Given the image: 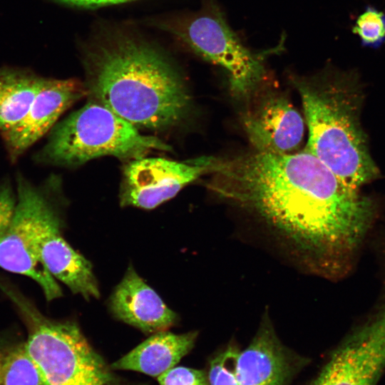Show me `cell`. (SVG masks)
<instances>
[{"label": "cell", "instance_id": "6da1fadb", "mask_svg": "<svg viewBox=\"0 0 385 385\" xmlns=\"http://www.w3.org/2000/svg\"><path fill=\"white\" fill-rule=\"evenodd\" d=\"M210 188L246 208L319 262H339L368 232L374 205L306 149L216 159Z\"/></svg>", "mask_w": 385, "mask_h": 385}, {"label": "cell", "instance_id": "7a4b0ae2", "mask_svg": "<svg viewBox=\"0 0 385 385\" xmlns=\"http://www.w3.org/2000/svg\"><path fill=\"white\" fill-rule=\"evenodd\" d=\"M88 94L136 128L165 130L188 118V89L153 46L129 37L98 46L86 58Z\"/></svg>", "mask_w": 385, "mask_h": 385}, {"label": "cell", "instance_id": "3957f363", "mask_svg": "<svg viewBox=\"0 0 385 385\" xmlns=\"http://www.w3.org/2000/svg\"><path fill=\"white\" fill-rule=\"evenodd\" d=\"M289 79L303 106L309 139L305 149L344 183L359 190L378 175L361 128L353 73L328 66Z\"/></svg>", "mask_w": 385, "mask_h": 385}, {"label": "cell", "instance_id": "277c9868", "mask_svg": "<svg viewBox=\"0 0 385 385\" xmlns=\"http://www.w3.org/2000/svg\"><path fill=\"white\" fill-rule=\"evenodd\" d=\"M170 150L161 140L143 135L135 125L93 100L58 121L32 160L43 166L75 168L101 156L133 160L153 150Z\"/></svg>", "mask_w": 385, "mask_h": 385}, {"label": "cell", "instance_id": "5b68a950", "mask_svg": "<svg viewBox=\"0 0 385 385\" xmlns=\"http://www.w3.org/2000/svg\"><path fill=\"white\" fill-rule=\"evenodd\" d=\"M3 291L18 307L28 330L26 349L42 385H121L73 321L49 319L10 286Z\"/></svg>", "mask_w": 385, "mask_h": 385}, {"label": "cell", "instance_id": "8992f818", "mask_svg": "<svg viewBox=\"0 0 385 385\" xmlns=\"http://www.w3.org/2000/svg\"><path fill=\"white\" fill-rule=\"evenodd\" d=\"M16 203L12 220L0 235V267L25 275L41 288L48 302L62 296L61 289L41 262L38 242L48 224L58 214L62 182L50 174L34 184L23 173L16 174Z\"/></svg>", "mask_w": 385, "mask_h": 385}, {"label": "cell", "instance_id": "52a82bcc", "mask_svg": "<svg viewBox=\"0 0 385 385\" xmlns=\"http://www.w3.org/2000/svg\"><path fill=\"white\" fill-rule=\"evenodd\" d=\"M160 24L195 53L222 68L230 93L240 101L268 80L265 58L282 46L252 51L230 26L216 0H203L199 11Z\"/></svg>", "mask_w": 385, "mask_h": 385}, {"label": "cell", "instance_id": "ba28073f", "mask_svg": "<svg viewBox=\"0 0 385 385\" xmlns=\"http://www.w3.org/2000/svg\"><path fill=\"white\" fill-rule=\"evenodd\" d=\"M242 101L241 123L252 150L272 154L297 150L304 120L284 92L267 80Z\"/></svg>", "mask_w": 385, "mask_h": 385}, {"label": "cell", "instance_id": "9c48e42d", "mask_svg": "<svg viewBox=\"0 0 385 385\" xmlns=\"http://www.w3.org/2000/svg\"><path fill=\"white\" fill-rule=\"evenodd\" d=\"M215 160L212 157L185 162L145 157L131 160L123 172L120 205L155 208L200 176L212 173Z\"/></svg>", "mask_w": 385, "mask_h": 385}, {"label": "cell", "instance_id": "30bf717a", "mask_svg": "<svg viewBox=\"0 0 385 385\" xmlns=\"http://www.w3.org/2000/svg\"><path fill=\"white\" fill-rule=\"evenodd\" d=\"M385 369V309L330 355L309 385H376Z\"/></svg>", "mask_w": 385, "mask_h": 385}, {"label": "cell", "instance_id": "8fae6325", "mask_svg": "<svg viewBox=\"0 0 385 385\" xmlns=\"http://www.w3.org/2000/svg\"><path fill=\"white\" fill-rule=\"evenodd\" d=\"M86 95V86L77 79L46 78L24 117L1 135L9 161L15 163L48 133L68 108Z\"/></svg>", "mask_w": 385, "mask_h": 385}, {"label": "cell", "instance_id": "7c38bea8", "mask_svg": "<svg viewBox=\"0 0 385 385\" xmlns=\"http://www.w3.org/2000/svg\"><path fill=\"white\" fill-rule=\"evenodd\" d=\"M309 359L286 347L270 320L264 319L235 362L237 385H290Z\"/></svg>", "mask_w": 385, "mask_h": 385}, {"label": "cell", "instance_id": "4fadbf2b", "mask_svg": "<svg viewBox=\"0 0 385 385\" xmlns=\"http://www.w3.org/2000/svg\"><path fill=\"white\" fill-rule=\"evenodd\" d=\"M109 307L115 318L148 334L166 331L177 321V314L132 267L115 287Z\"/></svg>", "mask_w": 385, "mask_h": 385}, {"label": "cell", "instance_id": "5bb4252c", "mask_svg": "<svg viewBox=\"0 0 385 385\" xmlns=\"http://www.w3.org/2000/svg\"><path fill=\"white\" fill-rule=\"evenodd\" d=\"M60 216L46 226L38 242L42 263L54 278L86 299L98 298L100 292L92 265L66 241L61 232Z\"/></svg>", "mask_w": 385, "mask_h": 385}, {"label": "cell", "instance_id": "9a60e30c", "mask_svg": "<svg viewBox=\"0 0 385 385\" xmlns=\"http://www.w3.org/2000/svg\"><path fill=\"white\" fill-rule=\"evenodd\" d=\"M197 332L176 334L155 333L127 354L115 361L113 370H130L159 376L175 366L193 348Z\"/></svg>", "mask_w": 385, "mask_h": 385}, {"label": "cell", "instance_id": "2e32d148", "mask_svg": "<svg viewBox=\"0 0 385 385\" xmlns=\"http://www.w3.org/2000/svg\"><path fill=\"white\" fill-rule=\"evenodd\" d=\"M46 78L28 68L0 67V135L24 117Z\"/></svg>", "mask_w": 385, "mask_h": 385}, {"label": "cell", "instance_id": "e0dca14e", "mask_svg": "<svg viewBox=\"0 0 385 385\" xmlns=\"http://www.w3.org/2000/svg\"><path fill=\"white\" fill-rule=\"evenodd\" d=\"M0 385H42L24 343L0 337Z\"/></svg>", "mask_w": 385, "mask_h": 385}, {"label": "cell", "instance_id": "ac0fdd59", "mask_svg": "<svg viewBox=\"0 0 385 385\" xmlns=\"http://www.w3.org/2000/svg\"><path fill=\"white\" fill-rule=\"evenodd\" d=\"M353 32L364 46L377 48L385 40V15L372 7H367L357 19Z\"/></svg>", "mask_w": 385, "mask_h": 385}, {"label": "cell", "instance_id": "d6986e66", "mask_svg": "<svg viewBox=\"0 0 385 385\" xmlns=\"http://www.w3.org/2000/svg\"><path fill=\"white\" fill-rule=\"evenodd\" d=\"M239 351L230 345L212 359L207 373L210 385H237L235 368Z\"/></svg>", "mask_w": 385, "mask_h": 385}, {"label": "cell", "instance_id": "ffe728a7", "mask_svg": "<svg viewBox=\"0 0 385 385\" xmlns=\"http://www.w3.org/2000/svg\"><path fill=\"white\" fill-rule=\"evenodd\" d=\"M160 385H210L207 374L202 370L174 366L159 376Z\"/></svg>", "mask_w": 385, "mask_h": 385}, {"label": "cell", "instance_id": "44dd1931", "mask_svg": "<svg viewBox=\"0 0 385 385\" xmlns=\"http://www.w3.org/2000/svg\"><path fill=\"white\" fill-rule=\"evenodd\" d=\"M16 194L9 178L0 182V235L9 225L16 207Z\"/></svg>", "mask_w": 385, "mask_h": 385}, {"label": "cell", "instance_id": "7402d4cb", "mask_svg": "<svg viewBox=\"0 0 385 385\" xmlns=\"http://www.w3.org/2000/svg\"><path fill=\"white\" fill-rule=\"evenodd\" d=\"M58 2L78 6H97L114 4L131 0H55Z\"/></svg>", "mask_w": 385, "mask_h": 385}]
</instances>
